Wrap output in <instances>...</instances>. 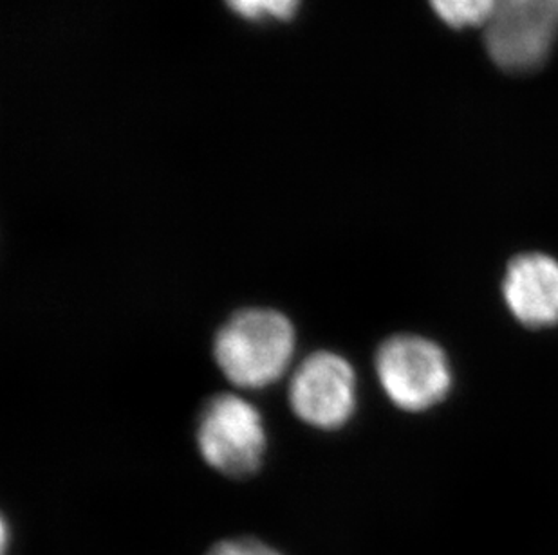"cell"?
<instances>
[{
  "mask_svg": "<svg viewBox=\"0 0 558 555\" xmlns=\"http://www.w3.org/2000/svg\"><path fill=\"white\" fill-rule=\"evenodd\" d=\"M293 351L295 329L271 309L241 310L222 325L214 343L217 367L233 384L250 390L282 378Z\"/></svg>",
  "mask_w": 558,
  "mask_h": 555,
  "instance_id": "obj_1",
  "label": "cell"
},
{
  "mask_svg": "<svg viewBox=\"0 0 558 555\" xmlns=\"http://www.w3.org/2000/svg\"><path fill=\"white\" fill-rule=\"evenodd\" d=\"M195 439L206 464L227 477H248L263 464V417L253 404L232 393L216 395L205 404Z\"/></svg>",
  "mask_w": 558,
  "mask_h": 555,
  "instance_id": "obj_2",
  "label": "cell"
},
{
  "mask_svg": "<svg viewBox=\"0 0 558 555\" xmlns=\"http://www.w3.org/2000/svg\"><path fill=\"white\" fill-rule=\"evenodd\" d=\"M381 388L405 411L433 408L447 397L452 373L445 351L425 337L395 335L376 356Z\"/></svg>",
  "mask_w": 558,
  "mask_h": 555,
  "instance_id": "obj_3",
  "label": "cell"
},
{
  "mask_svg": "<svg viewBox=\"0 0 558 555\" xmlns=\"http://www.w3.org/2000/svg\"><path fill=\"white\" fill-rule=\"evenodd\" d=\"M558 40V0H497L485 27L492 60L508 73L541 67Z\"/></svg>",
  "mask_w": 558,
  "mask_h": 555,
  "instance_id": "obj_4",
  "label": "cell"
},
{
  "mask_svg": "<svg viewBox=\"0 0 558 555\" xmlns=\"http://www.w3.org/2000/svg\"><path fill=\"white\" fill-rule=\"evenodd\" d=\"M290 404L296 417L318 430L348 424L356 409V375L342 356L315 351L296 368L290 384Z\"/></svg>",
  "mask_w": 558,
  "mask_h": 555,
  "instance_id": "obj_5",
  "label": "cell"
},
{
  "mask_svg": "<svg viewBox=\"0 0 558 555\" xmlns=\"http://www.w3.org/2000/svg\"><path fill=\"white\" fill-rule=\"evenodd\" d=\"M505 299L524 325L558 323V262L541 252L515 258L506 273Z\"/></svg>",
  "mask_w": 558,
  "mask_h": 555,
  "instance_id": "obj_6",
  "label": "cell"
},
{
  "mask_svg": "<svg viewBox=\"0 0 558 555\" xmlns=\"http://www.w3.org/2000/svg\"><path fill=\"white\" fill-rule=\"evenodd\" d=\"M445 24L456 29L486 27L496 11L497 0H430Z\"/></svg>",
  "mask_w": 558,
  "mask_h": 555,
  "instance_id": "obj_7",
  "label": "cell"
},
{
  "mask_svg": "<svg viewBox=\"0 0 558 555\" xmlns=\"http://www.w3.org/2000/svg\"><path fill=\"white\" fill-rule=\"evenodd\" d=\"M228 8L244 21H291L301 0H225Z\"/></svg>",
  "mask_w": 558,
  "mask_h": 555,
  "instance_id": "obj_8",
  "label": "cell"
},
{
  "mask_svg": "<svg viewBox=\"0 0 558 555\" xmlns=\"http://www.w3.org/2000/svg\"><path fill=\"white\" fill-rule=\"evenodd\" d=\"M206 555H280L257 540H228L217 543Z\"/></svg>",
  "mask_w": 558,
  "mask_h": 555,
  "instance_id": "obj_9",
  "label": "cell"
}]
</instances>
